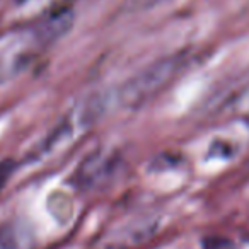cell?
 Segmentation results:
<instances>
[{
	"instance_id": "obj_1",
	"label": "cell",
	"mask_w": 249,
	"mask_h": 249,
	"mask_svg": "<svg viewBox=\"0 0 249 249\" xmlns=\"http://www.w3.org/2000/svg\"><path fill=\"white\" fill-rule=\"evenodd\" d=\"M186 67V55H173L152 63L120 87L116 97L124 107H140L166 89Z\"/></svg>"
},
{
	"instance_id": "obj_2",
	"label": "cell",
	"mask_w": 249,
	"mask_h": 249,
	"mask_svg": "<svg viewBox=\"0 0 249 249\" xmlns=\"http://www.w3.org/2000/svg\"><path fill=\"white\" fill-rule=\"evenodd\" d=\"M22 45L24 41H19L16 36L12 46H7L4 53H0V82L14 79L35 58V52Z\"/></svg>"
},
{
	"instance_id": "obj_3",
	"label": "cell",
	"mask_w": 249,
	"mask_h": 249,
	"mask_svg": "<svg viewBox=\"0 0 249 249\" xmlns=\"http://www.w3.org/2000/svg\"><path fill=\"white\" fill-rule=\"evenodd\" d=\"M72 22H73L72 11L60 9V11L43 18L39 21V24L31 29V33L41 45H50V43L56 41L60 36L65 35L70 26H72Z\"/></svg>"
},
{
	"instance_id": "obj_4",
	"label": "cell",
	"mask_w": 249,
	"mask_h": 249,
	"mask_svg": "<svg viewBox=\"0 0 249 249\" xmlns=\"http://www.w3.org/2000/svg\"><path fill=\"white\" fill-rule=\"evenodd\" d=\"M109 169L111 157H104L101 154L89 157L79 169V183L86 188L96 186L97 183H103V178L109 174Z\"/></svg>"
},
{
	"instance_id": "obj_5",
	"label": "cell",
	"mask_w": 249,
	"mask_h": 249,
	"mask_svg": "<svg viewBox=\"0 0 249 249\" xmlns=\"http://www.w3.org/2000/svg\"><path fill=\"white\" fill-rule=\"evenodd\" d=\"M0 249H31V241L29 235L18 225H2Z\"/></svg>"
}]
</instances>
